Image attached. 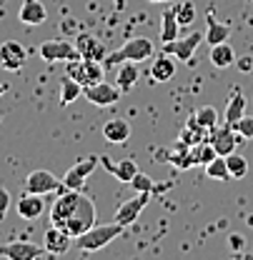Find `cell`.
Here are the masks:
<instances>
[{
  "label": "cell",
  "mask_w": 253,
  "mask_h": 260,
  "mask_svg": "<svg viewBox=\"0 0 253 260\" xmlns=\"http://www.w3.org/2000/svg\"><path fill=\"white\" fill-rule=\"evenodd\" d=\"M206 43L208 45H218V43H226L228 38H231V28L221 23V20H216V15L213 13H208V20H206Z\"/></svg>",
  "instance_id": "cell-20"
},
{
  "label": "cell",
  "mask_w": 253,
  "mask_h": 260,
  "mask_svg": "<svg viewBox=\"0 0 253 260\" xmlns=\"http://www.w3.org/2000/svg\"><path fill=\"white\" fill-rule=\"evenodd\" d=\"M130 188H133L135 193H146V190L151 193V190H153V178L138 170V173H135V178L130 180Z\"/></svg>",
  "instance_id": "cell-31"
},
{
  "label": "cell",
  "mask_w": 253,
  "mask_h": 260,
  "mask_svg": "<svg viewBox=\"0 0 253 260\" xmlns=\"http://www.w3.org/2000/svg\"><path fill=\"white\" fill-rule=\"evenodd\" d=\"M228 243H231V248H233V250H241V248H243V235L233 233V235L228 238Z\"/></svg>",
  "instance_id": "cell-34"
},
{
  "label": "cell",
  "mask_w": 253,
  "mask_h": 260,
  "mask_svg": "<svg viewBox=\"0 0 253 260\" xmlns=\"http://www.w3.org/2000/svg\"><path fill=\"white\" fill-rule=\"evenodd\" d=\"M216 155H218V153H216V148L211 145V140H201V143L190 145V158H193L195 165H208Z\"/></svg>",
  "instance_id": "cell-26"
},
{
  "label": "cell",
  "mask_w": 253,
  "mask_h": 260,
  "mask_svg": "<svg viewBox=\"0 0 253 260\" xmlns=\"http://www.w3.org/2000/svg\"><path fill=\"white\" fill-rule=\"evenodd\" d=\"M98 162H100L98 155H88V158L78 160L73 168H68V173L61 178V180H63V188H68V190H83L86 180L93 175V170L98 168Z\"/></svg>",
  "instance_id": "cell-5"
},
{
  "label": "cell",
  "mask_w": 253,
  "mask_h": 260,
  "mask_svg": "<svg viewBox=\"0 0 253 260\" xmlns=\"http://www.w3.org/2000/svg\"><path fill=\"white\" fill-rule=\"evenodd\" d=\"M43 248L48 255H65L73 248V235H68L63 228L50 225L43 235Z\"/></svg>",
  "instance_id": "cell-13"
},
{
  "label": "cell",
  "mask_w": 253,
  "mask_h": 260,
  "mask_svg": "<svg viewBox=\"0 0 253 260\" xmlns=\"http://www.w3.org/2000/svg\"><path fill=\"white\" fill-rule=\"evenodd\" d=\"M100 162L121 180V183H128L130 185V180L135 178V173H138V165H135V160H130V158H126V160H121L118 165H113L110 162V158H100Z\"/></svg>",
  "instance_id": "cell-21"
},
{
  "label": "cell",
  "mask_w": 253,
  "mask_h": 260,
  "mask_svg": "<svg viewBox=\"0 0 253 260\" xmlns=\"http://www.w3.org/2000/svg\"><path fill=\"white\" fill-rule=\"evenodd\" d=\"M148 3H171V0H148Z\"/></svg>",
  "instance_id": "cell-38"
},
{
  "label": "cell",
  "mask_w": 253,
  "mask_h": 260,
  "mask_svg": "<svg viewBox=\"0 0 253 260\" xmlns=\"http://www.w3.org/2000/svg\"><path fill=\"white\" fill-rule=\"evenodd\" d=\"M211 63L216 65V68H231V65L236 63V53L228 45V40L218 43V45H211Z\"/></svg>",
  "instance_id": "cell-23"
},
{
  "label": "cell",
  "mask_w": 253,
  "mask_h": 260,
  "mask_svg": "<svg viewBox=\"0 0 253 260\" xmlns=\"http://www.w3.org/2000/svg\"><path fill=\"white\" fill-rule=\"evenodd\" d=\"M18 20L23 25H43L48 20V10L40 0H23L20 10H18Z\"/></svg>",
  "instance_id": "cell-16"
},
{
  "label": "cell",
  "mask_w": 253,
  "mask_h": 260,
  "mask_svg": "<svg viewBox=\"0 0 253 260\" xmlns=\"http://www.w3.org/2000/svg\"><path fill=\"white\" fill-rule=\"evenodd\" d=\"M241 140H246V138H241V135L233 130V125H228V123H223L221 128L216 125V128L211 130V145L216 148L218 155H231V153H236V145H238Z\"/></svg>",
  "instance_id": "cell-11"
},
{
  "label": "cell",
  "mask_w": 253,
  "mask_h": 260,
  "mask_svg": "<svg viewBox=\"0 0 253 260\" xmlns=\"http://www.w3.org/2000/svg\"><path fill=\"white\" fill-rule=\"evenodd\" d=\"M123 230H126V228L121 225V223H116V220H113L110 225H93L91 230H86L83 235L73 238V245H75L80 253H95V250L110 245L116 238H121Z\"/></svg>",
  "instance_id": "cell-2"
},
{
  "label": "cell",
  "mask_w": 253,
  "mask_h": 260,
  "mask_svg": "<svg viewBox=\"0 0 253 260\" xmlns=\"http://www.w3.org/2000/svg\"><path fill=\"white\" fill-rule=\"evenodd\" d=\"M40 255H45L43 245H35L31 240H13L0 245V258L8 260H38Z\"/></svg>",
  "instance_id": "cell-8"
},
{
  "label": "cell",
  "mask_w": 253,
  "mask_h": 260,
  "mask_svg": "<svg viewBox=\"0 0 253 260\" xmlns=\"http://www.w3.org/2000/svg\"><path fill=\"white\" fill-rule=\"evenodd\" d=\"M238 68H241V70H243V73H248V70H251V68H253L251 58H243V60H241V63H238Z\"/></svg>",
  "instance_id": "cell-35"
},
{
  "label": "cell",
  "mask_w": 253,
  "mask_h": 260,
  "mask_svg": "<svg viewBox=\"0 0 253 260\" xmlns=\"http://www.w3.org/2000/svg\"><path fill=\"white\" fill-rule=\"evenodd\" d=\"M193 115H195V120H198V123H201L206 130H213V128H216V123H218V115H216V110H213L211 105L198 108Z\"/></svg>",
  "instance_id": "cell-30"
},
{
  "label": "cell",
  "mask_w": 253,
  "mask_h": 260,
  "mask_svg": "<svg viewBox=\"0 0 253 260\" xmlns=\"http://www.w3.org/2000/svg\"><path fill=\"white\" fill-rule=\"evenodd\" d=\"M50 225L63 228L68 235L78 238L95 225V205L83 190H61L50 205Z\"/></svg>",
  "instance_id": "cell-1"
},
{
  "label": "cell",
  "mask_w": 253,
  "mask_h": 260,
  "mask_svg": "<svg viewBox=\"0 0 253 260\" xmlns=\"http://www.w3.org/2000/svg\"><path fill=\"white\" fill-rule=\"evenodd\" d=\"M28 60V50L15 43V40H5L0 43V68L8 70V73H18Z\"/></svg>",
  "instance_id": "cell-10"
},
{
  "label": "cell",
  "mask_w": 253,
  "mask_h": 260,
  "mask_svg": "<svg viewBox=\"0 0 253 260\" xmlns=\"http://www.w3.org/2000/svg\"><path fill=\"white\" fill-rule=\"evenodd\" d=\"M83 95L88 103H93L98 108H108V105H116L118 98H121V88L118 85H110L105 80L95 83V85H86L83 88Z\"/></svg>",
  "instance_id": "cell-9"
},
{
  "label": "cell",
  "mask_w": 253,
  "mask_h": 260,
  "mask_svg": "<svg viewBox=\"0 0 253 260\" xmlns=\"http://www.w3.org/2000/svg\"><path fill=\"white\" fill-rule=\"evenodd\" d=\"M135 80H138V63H121L118 75H116V85L121 88V93L133 90L135 88Z\"/></svg>",
  "instance_id": "cell-22"
},
{
  "label": "cell",
  "mask_w": 253,
  "mask_h": 260,
  "mask_svg": "<svg viewBox=\"0 0 253 260\" xmlns=\"http://www.w3.org/2000/svg\"><path fill=\"white\" fill-rule=\"evenodd\" d=\"M10 203H13V198L8 193V188L0 185V223L5 220V215H8V210H10Z\"/></svg>",
  "instance_id": "cell-33"
},
{
  "label": "cell",
  "mask_w": 253,
  "mask_h": 260,
  "mask_svg": "<svg viewBox=\"0 0 253 260\" xmlns=\"http://www.w3.org/2000/svg\"><path fill=\"white\" fill-rule=\"evenodd\" d=\"M5 93H8V83H0V98L5 95Z\"/></svg>",
  "instance_id": "cell-37"
},
{
  "label": "cell",
  "mask_w": 253,
  "mask_h": 260,
  "mask_svg": "<svg viewBox=\"0 0 253 260\" xmlns=\"http://www.w3.org/2000/svg\"><path fill=\"white\" fill-rule=\"evenodd\" d=\"M203 168H206V175H208V178H213V180H221V183L233 180V178H231V173H228V162H226V155H216L213 160L208 162V165H203Z\"/></svg>",
  "instance_id": "cell-27"
},
{
  "label": "cell",
  "mask_w": 253,
  "mask_h": 260,
  "mask_svg": "<svg viewBox=\"0 0 253 260\" xmlns=\"http://www.w3.org/2000/svg\"><path fill=\"white\" fill-rule=\"evenodd\" d=\"M206 40L203 32H190L188 38H176L171 43H163V53H171L176 60H183V63H193V55L198 50V45Z\"/></svg>",
  "instance_id": "cell-6"
},
{
  "label": "cell",
  "mask_w": 253,
  "mask_h": 260,
  "mask_svg": "<svg viewBox=\"0 0 253 260\" xmlns=\"http://www.w3.org/2000/svg\"><path fill=\"white\" fill-rule=\"evenodd\" d=\"M38 53H40V58H43L45 63H68V60H78V58H80L78 50H75V45H73L70 40H61V38L45 40V43L38 48Z\"/></svg>",
  "instance_id": "cell-4"
},
{
  "label": "cell",
  "mask_w": 253,
  "mask_h": 260,
  "mask_svg": "<svg viewBox=\"0 0 253 260\" xmlns=\"http://www.w3.org/2000/svg\"><path fill=\"white\" fill-rule=\"evenodd\" d=\"M113 8H116V10L121 13V10L126 8V0H113Z\"/></svg>",
  "instance_id": "cell-36"
},
{
  "label": "cell",
  "mask_w": 253,
  "mask_h": 260,
  "mask_svg": "<svg viewBox=\"0 0 253 260\" xmlns=\"http://www.w3.org/2000/svg\"><path fill=\"white\" fill-rule=\"evenodd\" d=\"M73 45H75V50H78V55L83 58V60H105V45L91 35V32H80L75 40H73Z\"/></svg>",
  "instance_id": "cell-14"
},
{
  "label": "cell",
  "mask_w": 253,
  "mask_h": 260,
  "mask_svg": "<svg viewBox=\"0 0 253 260\" xmlns=\"http://www.w3.org/2000/svg\"><path fill=\"white\" fill-rule=\"evenodd\" d=\"M43 198H45V195L25 193L18 200V205H15L18 215H20L23 220H38V218L45 213V200H43Z\"/></svg>",
  "instance_id": "cell-15"
},
{
  "label": "cell",
  "mask_w": 253,
  "mask_h": 260,
  "mask_svg": "<svg viewBox=\"0 0 253 260\" xmlns=\"http://www.w3.org/2000/svg\"><path fill=\"white\" fill-rule=\"evenodd\" d=\"M226 162H228V173H231V178H233V180H238V178L248 175V160H246L243 155L231 153V155H226Z\"/></svg>",
  "instance_id": "cell-28"
},
{
  "label": "cell",
  "mask_w": 253,
  "mask_h": 260,
  "mask_svg": "<svg viewBox=\"0 0 253 260\" xmlns=\"http://www.w3.org/2000/svg\"><path fill=\"white\" fill-rule=\"evenodd\" d=\"M151 203V193L146 190V193H138L133 200H126L118 210H116V215H113V220L116 223H121L123 228H128V225H133L135 220H138V215H140V210L146 208Z\"/></svg>",
  "instance_id": "cell-12"
},
{
  "label": "cell",
  "mask_w": 253,
  "mask_h": 260,
  "mask_svg": "<svg viewBox=\"0 0 253 260\" xmlns=\"http://www.w3.org/2000/svg\"><path fill=\"white\" fill-rule=\"evenodd\" d=\"M151 55H153V43L148 38H130L118 50L108 53L103 65L105 68H116V65H121V63H143Z\"/></svg>",
  "instance_id": "cell-3"
},
{
  "label": "cell",
  "mask_w": 253,
  "mask_h": 260,
  "mask_svg": "<svg viewBox=\"0 0 253 260\" xmlns=\"http://www.w3.org/2000/svg\"><path fill=\"white\" fill-rule=\"evenodd\" d=\"M151 78L156 83H168L176 78V58L171 53H160L151 65Z\"/></svg>",
  "instance_id": "cell-18"
},
{
  "label": "cell",
  "mask_w": 253,
  "mask_h": 260,
  "mask_svg": "<svg viewBox=\"0 0 253 260\" xmlns=\"http://www.w3.org/2000/svg\"><path fill=\"white\" fill-rule=\"evenodd\" d=\"M103 138L108 143H113V145H123V143H128V138H130V123H128L126 118H110L103 125Z\"/></svg>",
  "instance_id": "cell-17"
},
{
  "label": "cell",
  "mask_w": 253,
  "mask_h": 260,
  "mask_svg": "<svg viewBox=\"0 0 253 260\" xmlns=\"http://www.w3.org/2000/svg\"><path fill=\"white\" fill-rule=\"evenodd\" d=\"M80 95H83V85L78 80H73L70 75H65L63 80H61V105L68 108L70 103H75Z\"/></svg>",
  "instance_id": "cell-25"
},
{
  "label": "cell",
  "mask_w": 253,
  "mask_h": 260,
  "mask_svg": "<svg viewBox=\"0 0 253 260\" xmlns=\"http://www.w3.org/2000/svg\"><path fill=\"white\" fill-rule=\"evenodd\" d=\"M233 130H236L241 138H246V140L253 138V115H243V118L233 125Z\"/></svg>",
  "instance_id": "cell-32"
},
{
  "label": "cell",
  "mask_w": 253,
  "mask_h": 260,
  "mask_svg": "<svg viewBox=\"0 0 253 260\" xmlns=\"http://www.w3.org/2000/svg\"><path fill=\"white\" fill-rule=\"evenodd\" d=\"M243 115H246V98H243V93L238 88H233L231 98L226 100V123L236 125Z\"/></svg>",
  "instance_id": "cell-19"
},
{
  "label": "cell",
  "mask_w": 253,
  "mask_h": 260,
  "mask_svg": "<svg viewBox=\"0 0 253 260\" xmlns=\"http://www.w3.org/2000/svg\"><path fill=\"white\" fill-rule=\"evenodd\" d=\"M23 188H25V193H35V195H48V193L65 190L63 180H58L50 170H33L31 175L25 178Z\"/></svg>",
  "instance_id": "cell-7"
},
{
  "label": "cell",
  "mask_w": 253,
  "mask_h": 260,
  "mask_svg": "<svg viewBox=\"0 0 253 260\" xmlns=\"http://www.w3.org/2000/svg\"><path fill=\"white\" fill-rule=\"evenodd\" d=\"M173 13H176L181 28H183V25H190V23L195 20V5H193V0H181V3H176V5H173Z\"/></svg>",
  "instance_id": "cell-29"
},
{
  "label": "cell",
  "mask_w": 253,
  "mask_h": 260,
  "mask_svg": "<svg viewBox=\"0 0 253 260\" xmlns=\"http://www.w3.org/2000/svg\"><path fill=\"white\" fill-rule=\"evenodd\" d=\"M178 30H181V23H178V18H176V13H173V8H171V10H165L163 18H160V40H163V43L176 40V38H178Z\"/></svg>",
  "instance_id": "cell-24"
}]
</instances>
